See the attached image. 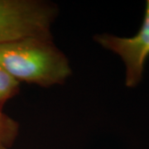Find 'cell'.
I'll list each match as a JSON object with an SVG mask.
<instances>
[{
  "label": "cell",
  "instance_id": "1",
  "mask_svg": "<svg viewBox=\"0 0 149 149\" xmlns=\"http://www.w3.org/2000/svg\"><path fill=\"white\" fill-rule=\"evenodd\" d=\"M0 65L18 82L43 87L61 85L71 74L68 59L52 38L27 37L0 45Z\"/></svg>",
  "mask_w": 149,
  "mask_h": 149
},
{
  "label": "cell",
  "instance_id": "2",
  "mask_svg": "<svg viewBox=\"0 0 149 149\" xmlns=\"http://www.w3.org/2000/svg\"><path fill=\"white\" fill-rule=\"evenodd\" d=\"M54 4L37 0H0V45L27 37L52 38Z\"/></svg>",
  "mask_w": 149,
  "mask_h": 149
},
{
  "label": "cell",
  "instance_id": "3",
  "mask_svg": "<svg viewBox=\"0 0 149 149\" xmlns=\"http://www.w3.org/2000/svg\"><path fill=\"white\" fill-rule=\"evenodd\" d=\"M96 42L118 55L125 65V84L136 87L141 82L146 60L149 56V0L146 3L143 24L132 37H119L111 34L95 37Z\"/></svg>",
  "mask_w": 149,
  "mask_h": 149
},
{
  "label": "cell",
  "instance_id": "4",
  "mask_svg": "<svg viewBox=\"0 0 149 149\" xmlns=\"http://www.w3.org/2000/svg\"><path fill=\"white\" fill-rule=\"evenodd\" d=\"M19 91V82L0 65V107L15 96Z\"/></svg>",
  "mask_w": 149,
  "mask_h": 149
},
{
  "label": "cell",
  "instance_id": "5",
  "mask_svg": "<svg viewBox=\"0 0 149 149\" xmlns=\"http://www.w3.org/2000/svg\"><path fill=\"white\" fill-rule=\"evenodd\" d=\"M18 133V123L0 110V144L11 146Z\"/></svg>",
  "mask_w": 149,
  "mask_h": 149
},
{
  "label": "cell",
  "instance_id": "6",
  "mask_svg": "<svg viewBox=\"0 0 149 149\" xmlns=\"http://www.w3.org/2000/svg\"><path fill=\"white\" fill-rule=\"evenodd\" d=\"M0 149H8V148L5 147V146H3V145H1L0 144Z\"/></svg>",
  "mask_w": 149,
  "mask_h": 149
}]
</instances>
